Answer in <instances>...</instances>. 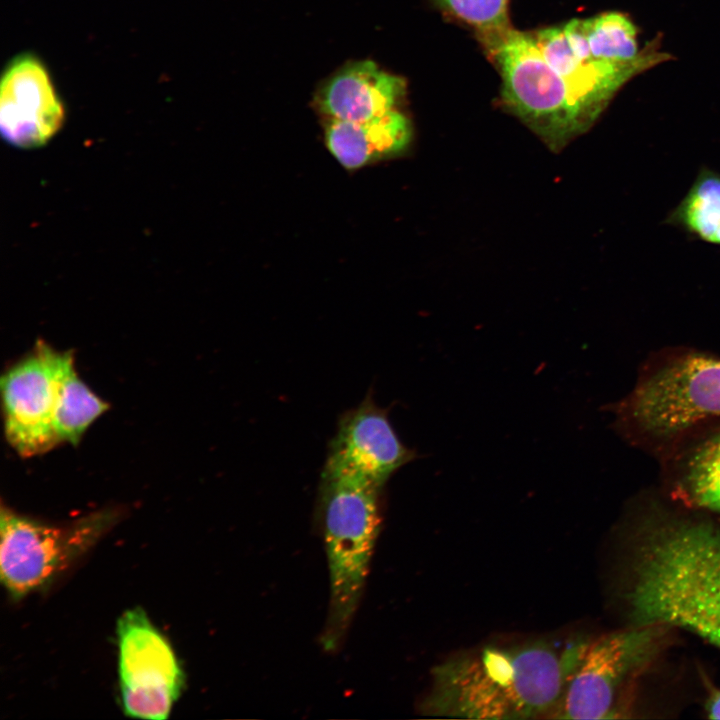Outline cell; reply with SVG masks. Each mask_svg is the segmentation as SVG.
Listing matches in <instances>:
<instances>
[{
	"label": "cell",
	"mask_w": 720,
	"mask_h": 720,
	"mask_svg": "<svg viewBox=\"0 0 720 720\" xmlns=\"http://www.w3.org/2000/svg\"><path fill=\"white\" fill-rule=\"evenodd\" d=\"M645 530L627 591L636 625L680 627L720 648V528L655 516Z\"/></svg>",
	"instance_id": "obj_1"
},
{
	"label": "cell",
	"mask_w": 720,
	"mask_h": 720,
	"mask_svg": "<svg viewBox=\"0 0 720 720\" xmlns=\"http://www.w3.org/2000/svg\"><path fill=\"white\" fill-rule=\"evenodd\" d=\"M579 647L561 655L550 642L534 640L454 656L433 669L422 712L470 719L548 718Z\"/></svg>",
	"instance_id": "obj_2"
},
{
	"label": "cell",
	"mask_w": 720,
	"mask_h": 720,
	"mask_svg": "<svg viewBox=\"0 0 720 720\" xmlns=\"http://www.w3.org/2000/svg\"><path fill=\"white\" fill-rule=\"evenodd\" d=\"M608 410L623 440L659 459L692 430L720 419V356L687 346L653 353Z\"/></svg>",
	"instance_id": "obj_3"
},
{
	"label": "cell",
	"mask_w": 720,
	"mask_h": 720,
	"mask_svg": "<svg viewBox=\"0 0 720 720\" xmlns=\"http://www.w3.org/2000/svg\"><path fill=\"white\" fill-rule=\"evenodd\" d=\"M381 486L325 464L321 504L330 578V608L322 642L335 648L358 607L380 528Z\"/></svg>",
	"instance_id": "obj_4"
},
{
	"label": "cell",
	"mask_w": 720,
	"mask_h": 720,
	"mask_svg": "<svg viewBox=\"0 0 720 720\" xmlns=\"http://www.w3.org/2000/svg\"><path fill=\"white\" fill-rule=\"evenodd\" d=\"M668 628L636 625L581 644L559 702L548 718L618 717L625 710L634 681L661 648Z\"/></svg>",
	"instance_id": "obj_5"
},
{
	"label": "cell",
	"mask_w": 720,
	"mask_h": 720,
	"mask_svg": "<svg viewBox=\"0 0 720 720\" xmlns=\"http://www.w3.org/2000/svg\"><path fill=\"white\" fill-rule=\"evenodd\" d=\"M500 68L505 105L553 151L595 122L542 57L532 34L512 29L489 50Z\"/></svg>",
	"instance_id": "obj_6"
},
{
	"label": "cell",
	"mask_w": 720,
	"mask_h": 720,
	"mask_svg": "<svg viewBox=\"0 0 720 720\" xmlns=\"http://www.w3.org/2000/svg\"><path fill=\"white\" fill-rule=\"evenodd\" d=\"M119 513H91L65 525L19 515L2 505L0 576L16 600L50 584L93 547L117 522Z\"/></svg>",
	"instance_id": "obj_7"
},
{
	"label": "cell",
	"mask_w": 720,
	"mask_h": 720,
	"mask_svg": "<svg viewBox=\"0 0 720 720\" xmlns=\"http://www.w3.org/2000/svg\"><path fill=\"white\" fill-rule=\"evenodd\" d=\"M116 632L123 712L140 719H166L185 684L170 642L141 607L126 610Z\"/></svg>",
	"instance_id": "obj_8"
},
{
	"label": "cell",
	"mask_w": 720,
	"mask_h": 720,
	"mask_svg": "<svg viewBox=\"0 0 720 720\" xmlns=\"http://www.w3.org/2000/svg\"><path fill=\"white\" fill-rule=\"evenodd\" d=\"M533 36L544 60L567 83L594 121L628 80L669 57L646 48L638 59L628 63L596 59L579 26L550 27Z\"/></svg>",
	"instance_id": "obj_9"
},
{
	"label": "cell",
	"mask_w": 720,
	"mask_h": 720,
	"mask_svg": "<svg viewBox=\"0 0 720 720\" xmlns=\"http://www.w3.org/2000/svg\"><path fill=\"white\" fill-rule=\"evenodd\" d=\"M53 351L38 342L34 352L1 379L5 433L22 456L37 455L58 444L53 428Z\"/></svg>",
	"instance_id": "obj_10"
},
{
	"label": "cell",
	"mask_w": 720,
	"mask_h": 720,
	"mask_svg": "<svg viewBox=\"0 0 720 720\" xmlns=\"http://www.w3.org/2000/svg\"><path fill=\"white\" fill-rule=\"evenodd\" d=\"M63 120V106L44 66L32 56L15 59L1 83L3 137L17 147H38L56 134Z\"/></svg>",
	"instance_id": "obj_11"
},
{
	"label": "cell",
	"mask_w": 720,
	"mask_h": 720,
	"mask_svg": "<svg viewBox=\"0 0 720 720\" xmlns=\"http://www.w3.org/2000/svg\"><path fill=\"white\" fill-rule=\"evenodd\" d=\"M416 458L393 429L386 410L370 396L338 423L326 464L360 474L379 486Z\"/></svg>",
	"instance_id": "obj_12"
},
{
	"label": "cell",
	"mask_w": 720,
	"mask_h": 720,
	"mask_svg": "<svg viewBox=\"0 0 720 720\" xmlns=\"http://www.w3.org/2000/svg\"><path fill=\"white\" fill-rule=\"evenodd\" d=\"M658 460L672 500L720 513V419L692 430Z\"/></svg>",
	"instance_id": "obj_13"
},
{
	"label": "cell",
	"mask_w": 720,
	"mask_h": 720,
	"mask_svg": "<svg viewBox=\"0 0 720 720\" xmlns=\"http://www.w3.org/2000/svg\"><path fill=\"white\" fill-rule=\"evenodd\" d=\"M405 82L372 61L350 64L318 92L316 105L327 119L366 121L396 110Z\"/></svg>",
	"instance_id": "obj_14"
},
{
	"label": "cell",
	"mask_w": 720,
	"mask_h": 720,
	"mask_svg": "<svg viewBox=\"0 0 720 720\" xmlns=\"http://www.w3.org/2000/svg\"><path fill=\"white\" fill-rule=\"evenodd\" d=\"M326 120L327 148L347 169L361 168L398 154L411 139L409 120L397 109L360 122Z\"/></svg>",
	"instance_id": "obj_15"
},
{
	"label": "cell",
	"mask_w": 720,
	"mask_h": 720,
	"mask_svg": "<svg viewBox=\"0 0 720 720\" xmlns=\"http://www.w3.org/2000/svg\"><path fill=\"white\" fill-rule=\"evenodd\" d=\"M54 406L53 428L59 442L76 445L88 427L107 409L79 378L70 351H53Z\"/></svg>",
	"instance_id": "obj_16"
},
{
	"label": "cell",
	"mask_w": 720,
	"mask_h": 720,
	"mask_svg": "<svg viewBox=\"0 0 720 720\" xmlns=\"http://www.w3.org/2000/svg\"><path fill=\"white\" fill-rule=\"evenodd\" d=\"M665 222L698 240L720 246V173L701 168Z\"/></svg>",
	"instance_id": "obj_17"
},
{
	"label": "cell",
	"mask_w": 720,
	"mask_h": 720,
	"mask_svg": "<svg viewBox=\"0 0 720 720\" xmlns=\"http://www.w3.org/2000/svg\"><path fill=\"white\" fill-rule=\"evenodd\" d=\"M584 25L591 54L596 59L628 63L645 50H639L636 27L622 13L606 12L584 19Z\"/></svg>",
	"instance_id": "obj_18"
},
{
	"label": "cell",
	"mask_w": 720,
	"mask_h": 720,
	"mask_svg": "<svg viewBox=\"0 0 720 720\" xmlns=\"http://www.w3.org/2000/svg\"><path fill=\"white\" fill-rule=\"evenodd\" d=\"M451 16L469 25L488 51L513 28L509 22L510 0H436Z\"/></svg>",
	"instance_id": "obj_19"
},
{
	"label": "cell",
	"mask_w": 720,
	"mask_h": 720,
	"mask_svg": "<svg viewBox=\"0 0 720 720\" xmlns=\"http://www.w3.org/2000/svg\"><path fill=\"white\" fill-rule=\"evenodd\" d=\"M705 710L710 719H720V690H716L711 694Z\"/></svg>",
	"instance_id": "obj_20"
}]
</instances>
